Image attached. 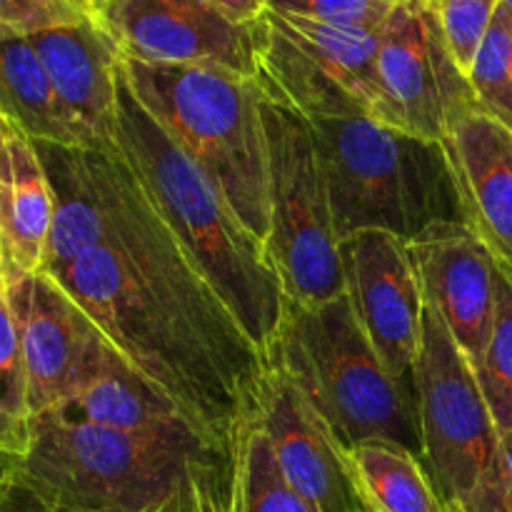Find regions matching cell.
<instances>
[{
    "mask_svg": "<svg viewBox=\"0 0 512 512\" xmlns=\"http://www.w3.org/2000/svg\"><path fill=\"white\" fill-rule=\"evenodd\" d=\"M85 160L103 243L53 278L215 445L238 455L270 363L170 233L120 148H85Z\"/></svg>",
    "mask_w": 512,
    "mask_h": 512,
    "instance_id": "6da1fadb",
    "label": "cell"
},
{
    "mask_svg": "<svg viewBox=\"0 0 512 512\" xmlns=\"http://www.w3.org/2000/svg\"><path fill=\"white\" fill-rule=\"evenodd\" d=\"M235 463L205 435L155 438L40 415L23 458L3 470L48 512H235Z\"/></svg>",
    "mask_w": 512,
    "mask_h": 512,
    "instance_id": "7a4b0ae2",
    "label": "cell"
},
{
    "mask_svg": "<svg viewBox=\"0 0 512 512\" xmlns=\"http://www.w3.org/2000/svg\"><path fill=\"white\" fill-rule=\"evenodd\" d=\"M118 148L255 348L268 360L285 315V290L260 243L213 180L155 123L120 73Z\"/></svg>",
    "mask_w": 512,
    "mask_h": 512,
    "instance_id": "3957f363",
    "label": "cell"
},
{
    "mask_svg": "<svg viewBox=\"0 0 512 512\" xmlns=\"http://www.w3.org/2000/svg\"><path fill=\"white\" fill-rule=\"evenodd\" d=\"M138 103L225 195L245 228L270 238V148L258 78L203 65L145 63L123 55Z\"/></svg>",
    "mask_w": 512,
    "mask_h": 512,
    "instance_id": "277c9868",
    "label": "cell"
},
{
    "mask_svg": "<svg viewBox=\"0 0 512 512\" xmlns=\"http://www.w3.org/2000/svg\"><path fill=\"white\" fill-rule=\"evenodd\" d=\"M268 363L290 375L345 450L388 440L423 458L418 400L385 368L348 293L318 305L285 300Z\"/></svg>",
    "mask_w": 512,
    "mask_h": 512,
    "instance_id": "5b68a950",
    "label": "cell"
},
{
    "mask_svg": "<svg viewBox=\"0 0 512 512\" xmlns=\"http://www.w3.org/2000/svg\"><path fill=\"white\" fill-rule=\"evenodd\" d=\"M308 123L340 240L360 230H385L413 243L438 225H465L443 143L388 128L370 115Z\"/></svg>",
    "mask_w": 512,
    "mask_h": 512,
    "instance_id": "8992f818",
    "label": "cell"
},
{
    "mask_svg": "<svg viewBox=\"0 0 512 512\" xmlns=\"http://www.w3.org/2000/svg\"><path fill=\"white\" fill-rule=\"evenodd\" d=\"M423 463L450 512H510L500 425L475 368L430 305L415 365Z\"/></svg>",
    "mask_w": 512,
    "mask_h": 512,
    "instance_id": "52a82bcc",
    "label": "cell"
},
{
    "mask_svg": "<svg viewBox=\"0 0 512 512\" xmlns=\"http://www.w3.org/2000/svg\"><path fill=\"white\" fill-rule=\"evenodd\" d=\"M263 115L270 148V263L285 300L325 303L345 293V268L318 140L305 115L268 93Z\"/></svg>",
    "mask_w": 512,
    "mask_h": 512,
    "instance_id": "ba28073f",
    "label": "cell"
},
{
    "mask_svg": "<svg viewBox=\"0 0 512 512\" xmlns=\"http://www.w3.org/2000/svg\"><path fill=\"white\" fill-rule=\"evenodd\" d=\"M375 120L440 143L455 115L478 108L438 18L425 0H400L380 30Z\"/></svg>",
    "mask_w": 512,
    "mask_h": 512,
    "instance_id": "9c48e42d",
    "label": "cell"
},
{
    "mask_svg": "<svg viewBox=\"0 0 512 512\" xmlns=\"http://www.w3.org/2000/svg\"><path fill=\"white\" fill-rule=\"evenodd\" d=\"M0 298L18 315L23 333L33 420L90 388L118 353L93 315L45 270L28 278L0 275Z\"/></svg>",
    "mask_w": 512,
    "mask_h": 512,
    "instance_id": "30bf717a",
    "label": "cell"
},
{
    "mask_svg": "<svg viewBox=\"0 0 512 512\" xmlns=\"http://www.w3.org/2000/svg\"><path fill=\"white\" fill-rule=\"evenodd\" d=\"M98 23L128 58L258 78L255 25L235 23L208 0H105Z\"/></svg>",
    "mask_w": 512,
    "mask_h": 512,
    "instance_id": "8fae6325",
    "label": "cell"
},
{
    "mask_svg": "<svg viewBox=\"0 0 512 512\" xmlns=\"http://www.w3.org/2000/svg\"><path fill=\"white\" fill-rule=\"evenodd\" d=\"M345 293L385 368L415 395L425 298L410 243L385 230H360L340 240Z\"/></svg>",
    "mask_w": 512,
    "mask_h": 512,
    "instance_id": "7c38bea8",
    "label": "cell"
},
{
    "mask_svg": "<svg viewBox=\"0 0 512 512\" xmlns=\"http://www.w3.org/2000/svg\"><path fill=\"white\" fill-rule=\"evenodd\" d=\"M255 420L268 435L288 483L320 512H370L348 450L285 370L270 363Z\"/></svg>",
    "mask_w": 512,
    "mask_h": 512,
    "instance_id": "4fadbf2b",
    "label": "cell"
},
{
    "mask_svg": "<svg viewBox=\"0 0 512 512\" xmlns=\"http://www.w3.org/2000/svg\"><path fill=\"white\" fill-rule=\"evenodd\" d=\"M425 305L443 318L475 370L498 318V263L468 225H438L410 243Z\"/></svg>",
    "mask_w": 512,
    "mask_h": 512,
    "instance_id": "5bb4252c",
    "label": "cell"
},
{
    "mask_svg": "<svg viewBox=\"0 0 512 512\" xmlns=\"http://www.w3.org/2000/svg\"><path fill=\"white\" fill-rule=\"evenodd\" d=\"M48 70L60 105L83 148L118 150L120 53L108 30L93 20L30 38Z\"/></svg>",
    "mask_w": 512,
    "mask_h": 512,
    "instance_id": "9a60e30c",
    "label": "cell"
},
{
    "mask_svg": "<svg viewBox=\"0 0 512 512\" xmlns=\"http://www.w3.org/2000/svg\"><path fill=\"white\" fill-rule=\"evenodd\" d=\"M465 225L483 240L498 268L512 280V133L468 108L443 135Z\"/></svg>",
    "mask_w": 512,
    "mask_h": 512,
    "instance_id": "2e32d148",
    "label": "cell"
},
{
    "mask_svg": "<svg viewBox=\"0 0 512 512\" xmlns=\"http://www.w3.org/2000/svg\"><path fill=\"white\" fill-rule=\"evenodd\" d=\"M0 258L3 278L38 275L48 255L55 195L33 140L0 115Z\"/></svg>",
    "mask_w": 512,
    "mask_h": 512,
    "instance_id": "e0dca14e",
    "label": "cell"
},
{
    "mask_svg": "<svg viewBox=\"0 0 512 512\" xmlns=\"http://www.w3.org/2000/svg\"><path fill=\"white\" fill-rule=\"evenodd\" d=\"M48 415L65 423L95 425V428L120 430V433L155 435V438L205 435L185 415V410L173 398H168L153 380L145 378L120 350L113 355L108 370L90 388Z\"/></svg>",
    "mask_w": 512,
    "mask_h": 512,
    "instance_id": "ac0fdd59",
    "label": "cell"
},
{
    "mask_svg": "<svg viewBox=\"0 0 512 512\" xmlns=\"http://www.w3.org/2000/svg\"><path fill=\"white\" fill-rule=\"evenodd\" d=\"M0 103L33 143L83 148L38 50L25 35L0 30Z\"/></svg>",
    "mask_w": 512,
    "mask_h": 512,
    "instance_id": "d6986e66",
    "label": "cell"
},
{
    "mask_svg": "<svg viewBox=\"0 0 512 512\" xmlns=\"http://www.w3.org/2000/svg\"><path fill=\"white\" fill-rule=\"evenodd\" d=\"M265 18L300 50L328 68L340 83L353 90L375 118L380 103L378 78V50L380 33L373 30L333 28V25L313 23V20L295 18V15L265 10Z\"/></svg>",
    "mask_w": 512,
    "mask_h": 512,
    "instance_id": "ffe728a7",
    "label": "cell"
},
{
    "mask_svg": "<svg viewBox=\"0 0 512 512\" xmlns=\"http://www.w3.org/2000/svg\"><path fill=\"white\" fill-rule=\"evenodd\" d=\"M348 455L370 512H450L423 458L403 445L370 440Z\"/></svg>",
    "mask_w": 512,
    "mask_h": 512,
    "instance_id": "44dd1931",
    "label": "cell"
},
{
    "mask_svg": "<svg viewBox=\"0 0 512 512\" xmlns=\"http://www.w3.org/2000/svg\"><path fill=\"white\" fill-rule=\"evenodd\" d=\"M235 512H320L288 483L258 420L240 430Z\"/></svg>",
    "mask_w": 512,
    "mask_h": 512,
    "instance_id": "7402d4cb",
    "label": "cell"
},
{
    "mask_svg": "<svg viewBox=\"0 0 512 512\" xmlns=\"http://www.w3.org/2000/svg\"><path fill=\"white\" fill-rule=\"evenodd\" d=\"M0 453L3 460L23 458L33 438V415L28 405V368H25L23 333H20L18 315L0 298Z\"/></svg>",
    "mask_w": 512,
    "mask_h": 512,
    "instance_id": "603a6c76",
    "label": "cell"
},
{
    "mask_svg": "<svg viewBox=\"0 0 512 512\" xmlns=\"http://www.w3.org/2000/svg\"><path fill=\"white\" fill-rule=\"evenodd\" d=\"M480 113L512 133V15L500 3L468 73Z\"/></svg>",
    "mask_w": 512,
    "mask_h": 512,
    "instance_id": "cb8c5ba5",
    "label": "cell"
},
{
    "mask_svg": "<svg viewBox=\"0 0 512 512\" xmlns=\"http://www.w3.org/2000/svg\"><path fill=\"white\" fill-rule=\"evenodd\" d=\"M480 388L500 425V433H512V280L498 268V318L493 340L478 370Z\"/></svg>",
    "mask_w": 512,
    "mask_h": 512,
    "instance_id": "d4e9b609",
    "label": "cell"
},
{
    "mask_svg": "<svg viewBox=\"0 0 512 512\" xmlns=\"http://www.w3.org/2000/svg\"><path fill=\"white\" fill-rule=\"evenodd\" d=\"M443 28L445 40L465 75L503 0H425Z\"/></svg>",
    "mask_w": 512,
    "mask_h": 512,
    "instance_id": "484cf974",
    "label": "cell"
},
{
    "mask_svg": "<svg viewBox=\"0 0 512 512\" xmlns=\"http://www.w3.org/2000/svg\"><path fill=\"white\" fill-rule=\"evenodd\" d=\"M400 0H268V10L333 28L380 33Z\"/></svg>",
    "mask_w": 512,
    "mask_h": 512,
    "instance_id": "4316f807",
    "label": "cell"
},
{
    "mask_svg": "<svg viewBox=\"0 0 512 512\" xmlns=\"http://www.w3.org/2000/svg\"><path fill=\"white\" fill-rule=\"evenodd\" d=\"M93 20L98 18L83 0H0V30L25 38Z\"/></svg>",
    "mask_w": 512,
    "mask_h": 512,
    "instance_id": "83f0119b",
    "label": "cell"
},
{
    "mask_svg": "<svg viewBox=\"0 0 512 512\" xmlns=\"http://www.w3.org/2000/svg\"><path fill=\"white\" fill-rule=\"evenodd\" d=\"M0 512H48L40 495L10 470H3L0 483Z\"/></svg>",
    "mask_w": 512,
    "mask_h": 512,
    "instance_id": "f1b7e54d",
    "label": "cell"
},
{
    "mask_svg": "<svg viewBox=\"0 0 512 512\" xmlns=\"http://www.w3.org/2000/svg\"><path fill=\"white\" fill-rule=\"evenodd\" d=\"M208 3L243 25H253L268 10V0H208Z\"/></svg>",
    "mask_w": 512,
    "mask_h": 512,
    "instance_id": "f546056e",
    "label": "cell"
},
{
    "mask_svg": "<svg viewBox=\"0 0 512 512\" xmlns=\"http://www.w3.org/2000/svg\"><path fill=\"white\" fill-rule=\"evenodd\" d=\"M83 3L88 5V8L93 10V13H95V18H98V8H100V5L105 3V0H83Z\"/></svg>",
    "mask_w": 512,
    "mask_h": 512,
    "instance_id": "4dcf8cb0",
    "label": "cell"
},
{
    "mask_svg": "<svg viewBox=\"0 0 512 512\" xmlns=\"http://www.w3.org/2000/svg\"><path fill=\"white\" fill-rule=\"evenodd\" d=\"M503 5L510 10V15H512V0H503Z\"/></svg>",
    "mask_w": 512,
    "mask_h": 512,
    "instance_id": "1f68e13d",
    "label": "cell"
}]
</instances>
